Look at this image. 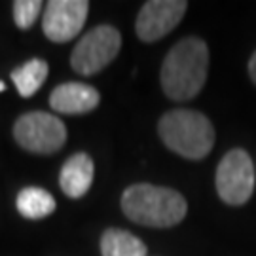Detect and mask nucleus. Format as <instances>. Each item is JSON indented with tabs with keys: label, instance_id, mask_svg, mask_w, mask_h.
I'll list each match as a JSON object with an SVG mask.
<instances>
[{
	"label": "nucleus",
	"instance_id": "obj_1",
	"mask_svg": "<svg viewBox=\"0 0 256 256\" xmlns=\"http://www.w3.org/2000/svg\"><path fill=\"white\" fill-rule=\"evenodd\" d=\"M209 72V48L202 38L176 42L162 64V90L173 101H190L203 90Z\"/></svg>",
	"mask_w": 256,
	"mask_h": 256
},
{
	"label": "nucleus",
	"instance_id": "obj_2",
	"mask_svg": "<svg viewBox=\"0 0 256 256\" xmlns=\"http://www.w3.org/2000/svg\"><path fill=\"white\" fill-rule=\"evenodd\" d=\"M122 210L126 216L148 228H173L188 212L182 194L173 188L154 184H133L122 196Z\"/></svg>",
	"mask_w": 256,
	"mask_h": 256
},
{
	"label": "nucleus",
	"instance_id": "obj_3",
	"mask_svg": "<svg viewBox=\"0 0 256 256\" xmlns=\"http://www.w3.org/2000/svg\"><path fill=\"white\" fill-rule=\"evenodd\" d=\"M158 133L164 144L186 160H203L214 144V128L210 120L190 108H174L165 112Z\"/></svg>",
	"mask_w": 256,
	"mask_h": 256
},
{
	"label": "nucleus",
	"instance_id": "obj_4",
	"mask_svg": "<svg viewBox=\"0 0 256 256\" xmlns=\"http://www.w3.org/2000/svg\"><path fill=\"white\" fill-rule=\"evenodd\" d=\"M122 34L112 25H97L86 32L70 54V66L82 76L101 72L120 54Z\"/></svg>",
	"mask_w": 256,
	"mask_h": 256
},
{
	"label": "nucleus",
	"instance_id": "obj_5",
	"mask_svg": "<svg viewBox=\"0 0 256 256\" xmlns=\"http://www.w3.org/2000/svg\"><path fill=\"white\" fill-rule=\"evenodd\" d=\"M14 138L32 154H55L66 142V128L55 114L27 112L14 124Z\"/></svg>",
	"mask_w": 256,
	"mask_h": 256
},
{
	"label": "nucleus",
	"instance_id": "obj_6",
	"mask_svg": "<svg viewBox=\"0 0 256 256\" xmlns=\"http://www.w3.org/2000/svg\"><path fill=\"white\" fill-rule=\"evenodd\" d=\"M254 165L250 156L234 148L220 160L216 169V192L228 205H243L254 192Z\"/></svg>",
	"mask_w": 256,
	"mask_h": 256
},
{
	"label": "nucleus",
	"instance_id": "obj_7",
	"mask_svg": "<svg viewBox=\"0 0 256 256\" xmlns=\"http://www.w3.org/2000/svg\"><path fill=\"white\" fill-rule=\"evenodd\" d=\"M88 12L90 2L86 0H52L44 8L42 30L52 42L64 44L80 34Z\"/></svg>",
	"mask_w": 256,
	"mask_h": 256
},
{
	"label": "nucleus",
	"instance_id": "obj_8",
	"mask_svg": "<svg viewBox=\"0 0 256 256\" xmlns=\"http://www.w3.org/2000/svg\"><path fill=\"white\" fill-rule=\"evenodd\" d=\"M188 2L184 0H148L135 21L137 36L142 42H158L169 34L184 18Z\"/></svg>",
	"mask_w": 256,
	"mask_h": 256
},
{
	"label": "nucleus",
	"instance_id": "obj_9",
	"mask_svg": "<svg viewBox=\"0 0 256 256\" xmlns=\"http://www.w3.org/2000/svg\"><path fill=\"white\" fill-rule=\"evenodd\" d=\"M99 92L82 82H64L50 95V106L59 114H88L99 106Z\"/></svg>",
	"mask_w": 256,
	"mask_h": 256
},
{
	"label": "nucleus",
	"instance_id": "obj_10",
	"mask_svg": "<svg viewBox=\"0 0 256 256\" xmlns=\"http://www.w3.org/2000/svg\"><path fill=\"white\" fill-rule=\"evenodd\" d=\"M93 160L86 152L70 156L59 173V186L64 196L72 200L84 198L93 184Z\"/></svg>",
	"mask_w": 256,
	"mask_h": 256
},
{
	"label": "nucleus",
	"instance_id": "obj_11",
	"mask_svg": "<svg viewBox=\"0 0 256 256\" xmlns=\"http://www.w3.org/2000/svg\"><path fill=\"white\" fill-rule=\"evenodd\" d=\"M102 256H148L146 245L128 230L110 228L101 236Z\"/></svg>",
	"mask_w": 256,
	"mask_h": 256
},
{
	"label": "nucleus",
	"instance_id": "obj_12",
	"mask_svg": "<svg viewBox=\"0 0 256 256\" xmlns=\"http://www.w3.org/2000/svg\"><path fill=\"white\" fill-rule=\"evenodd\" d=\"M18 210L21 216L28 220H40L50 216L55 210L57 203H55L54 196L44 190V188H36V186H27L18 194L16 200Z\"/></svg>",
	"mask_w": 256,
	"mask_h": 256
},
{
	"label": "nucleus",
	"instance_id": "obj_13",
	"mask_svg": "<svg viewBox=\"0 0 256 256\" xmlns=\"http://www.w3.org/2000/svg\"><path fill=\"white\" fill-rule=\"evenodd\" d=\"M48 70H50V66L40 57L28 59L27 63L14 68L12 70V80L16 84L19 95L21 97H32L42 88V84L46 82Z\"/></svg>",
	"mask_w": 256,
	"mask_h": 256
},
{
	"label": "nucleus",
	"instance_id": "obj_14",
	"mask_svg": "<svg viewBox=\"0 0 256 256\" xmlns=\"http://www.w3.org/2000/svg\"><path fill=\"white\" fill-rule=\"evenodd\" d=\"M44 4L40 0H16L14 2V21L21 30H28L36 23Z\"/></svg>",
	"mask_w": 256,
	"mask_h": 256
},
{
	"label": "nucleus",
	"instance_id": "obj_15",
	"mask_svg": "<svg viewBox=\"0 0 256 256\" xmlns=\"http://www.w3.org/2000/svg\"><path fill=\"white\" fill-rule=\"evenodd\" d=\"M248 76H250V80L256 84V52L252 54L250 61H248Z\"/></svg>",
	"mask_w": 256,
	"mask_h": 256
},
{
	"label": "nucleus",
	"instance_id": "obj_16",
	"mask_svg": "<svg viewBox=\"0 0 256 256\" xmlns=\"http://www.w3.org/2000/svg\"><path fill=\"white\" fill-rule=\"evenodd\" d=\"M6 90V86H4V82H0V92H4Z\"/></svg>",
	"mask_w": 256,
	"mask_h": 256
}]
</instances>
